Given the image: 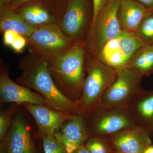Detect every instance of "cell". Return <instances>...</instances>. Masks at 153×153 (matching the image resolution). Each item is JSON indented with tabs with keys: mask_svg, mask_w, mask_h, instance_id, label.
I'll return each mask as SVG.
<instances>
[{
	"mask_svg": "<svg viewBox=\"0 0 153 153\" xmlns=\"http://www.w3.org/2000/svg\"><path fill=\"white\" fill-rule=\"evenodd\" d=\"M143 153H153V145H150L146 148Z\"/></svg>",
	"mask_w": 153,
	"mask_h": 153,
	"instance_id": "obj_31",
	"label": "cell"
},
{
	"mask_svg": "<svg viewBox=\"0 0 153 153\" xmlns=\"http://www.w3.org/2000/svg\"><path fill=\"white\" fill-rule=\"evenodd\" d=\"M34 1L35 0H0V4L4 5L15 10L20 6Z\"/></svg>",
	"mask_w": 153,
	"mask_h": 153,
	"instance_id": "obj_26",
	"label": "cell"
},
{
	"mask_svg": "<svg viewBox=\"0 0 153 153\" xmlns=\"http://www.w3.org/2000/svg\"><path fill=\"white\" fill-rule=\"evenodd\" d=\"M18 66L22 74L16 82L41 94L47 106L72 114H82L79 103L69 99L57 88L44 57L30 53L20 59Z\"/></svg>",
	"mask_w": 153,
	"mask_h": 153,
	"instance_id": "obj_1",
	"label": "cell"
},
{
	"mask_svg": "<svg viewBox=\"0 0 153 153\" xmlns=\"http://www.w3.org/2000/svg\"><path fill=\"white\" fill-rule=\"evenodd\" d=\"M121 0H110L99 13L85 41L88 53L96 56L105 45L117 37L121 29L118 12Z\"/></svg>",
	"mask_w": 153,
	"mask_h": 153,
	"instance_id": "obj_5",
	"label": "cell"
},
{
	"mask_svg": "<svg viewBox=\"0 0 153 153\" xmlns=\"http://www.w3.org/2000/svg\"><path fill=\"white\" fill-rule=\"evenodd\" d=\"M19 33L13 31H7L3 33V43L7 47H10Z\"/></svg>",
	"mask_w": 153,
	"mask_h": 153,
	"instance_id": "obj_27",
	"label": "cell"
},
{
	"mask_svg": "<svg viewBox=\"0 0 153 153\" xmlns=\"http://www.w3.org/2000/svg\"><path fill=\"white\" fill-rule=\"evenodd\" d=\"M44 153H67L62 144L53 136H42Z\"/></svg>",
	"mask_w": 153,
	"mask_h": 153,
	"instance_id": "obj_23",
	"label": "cell"
},
{
	"mask_svg": "<svg viewBox=\"0 0 153 153\" xmlns=\"http://www.w3.org/2000/svg\"><path fill=\"white\" fill-rule=\"evenodd\" d=\"M149 8L153 9V0H135Z\"/></svg>",
	"mask_w": 153,
	"mask_h": 153,
	"instance_id": "obj_29",
	"label": "cell"
},
{
	"mask_svg": "<svg viewBox=\"0 0 153 153\" xmlns=\"http://www.w3.org/2000/svg\"><path fill=\"white\" fill-rule=\"evenodd\" d=\"M0 63V103L12 102L47 105L44 97L30 88L13 81L10 77L9 68L3 60Z\"/></svg>",
	"mask_w": 153,
	"mask_h": 153,
	"instance_id": "obj_10",
	"label": "cell"
},
{
	"mask_svg": "<svg viewBox=\"0 0 153 153\" xmlns=\"http://www.w3.org/2000/svg\"><path fill=\"white\" fill-rule=\"evenodd\" d=\"M126 68L136 71L143 76L153 74V45L146 44L140 47L132 56Z\"/></svg>",
	"mask_w": 153,
	"mask_h": 153,
	"instance_id": "obj_19",
	"label": "cell"
},
{
	"mask_svg": "<svg viewBox=\"0 0 153 153\" xmlns=\"http://www.w3.org/2000/svg\"><path fill=\"white\" fill-rule=\"evenodd\" d=\"M54 136L62 144L66 153H72L85 145L91 137L86 118L82 114L74 115L55 132Z\"/></svg>",
	"mask_w": 153,
	"mask_h": 153,
	"instance_id": "obj_11",
	"label": "cell"
},
{
	"mask_svg": "<svg viewBox=\"0 0 153 153\" xmlns=\"http://www.w3.org/2000/svg\"><path fill=\"white\" fill-rule=\"evenodd\" d=\"M16 109L12 107L3 110L0 113V141L3 140L10 128L14 116L16 114Z\"/></svg>",
	"mask_w": 153,
	"mask_h": 153,
	"instance_id": "obj_22",
	"label": "cell"
},
{
	"mask_svg": "<svg viewBox=\"0 0 153 153\" xmlns=\"http://www.w3.org/2000/svg\"><path fill=\"white\" fill-rule=\"evenodd\" d=\"M128 108L137 125L153 135V90L143 89Z\"/></svg>",
	"mask_w": 153,
	"mask_h": 153,
	"instance_id": "obj_16",
	"label": "cell"
},
{
	"mask_svg": "<svg viewBox=\"0 0 153 153\" xmlns=\"http://www.w3.org/2000/svg\"><path fill=\"white\" fill-rule=\"evenodd\" d=\"M110 1V0H92V19L90 27L94 24L99 13L109 2Z\"/></svg>",
	"mask_w": 153,
	"mask_h": 153,
	"instance_id": "obj_24",
	"label": "cell"
},
{
	"mask_svg": "<svg viewBox=\"0 0 153 153\" xmlns=\"http://www.w3.org/2000/svg\"><path fill=\"white\" fill-rule=\"evenodd\" d=\"M87 55L85 44L75 43L66 52L45 58L57 88L66 97L76 102L81 98L86 77Z\"/></svg>",
	"mask_w": 153,
	"mask_h": 153,
	"instance_id": "obj_2",
	"label": "cell"
},
{
	"mask_svg": "<svg viewBox=\"0 0 153 153\" xmlns=\"http://www.w3.org/2000/svg\"><path fill=\"white\" fill-rule=\"evenodd\" d=\"M136 34L146 45H153V9L142 20Z\"/></svg>",
	"mask_w": 153,
	"mask_h": 153,
	"instance_id": "obj_21",
	"label": "cell"
},
{
	"mask_svg": "<svg viewBox=\"0 0 153 153\" xmlns=\"http://www.w3.org/2000/svg\"><path fill=\"white\" fill-rule=\"evenodd\" d=\"M22 105L34 118L41 137L54 136L55 132L74 115L52 109L47 105L30 103H24Z\"/></svg>",
	"mask_w": 153,
	"mask_h": 153,
	"instance_id": "obj_12",
	"label": "cell"
},
{
	"mask_svg": "<svg viewBox=\"0 0 153 153\" xmlns=\"http://www.w3.org/2000/svg\"><path fill=\"white\" fill-rule=\"evenodd\" d=\"M116 72L114 81L103 94L97 108H128L143 90L141 74L127 68Z\"/></svg>",
	"mask_w": 153,
	"mask_h": 153,
	"instance_id": "obj_4",
	"label": "cell"
},
{
	"mask_svg": "<svg viewBox=\"0 0 153 153\" xmlns=\"http://www.w3.org/2000/svg\"><path fill=\"white\" fill-rule=\"evenodd\" d=\"M91 153H114L109 136H92L85 144Z\"/></svg>",
	"mask_w": 153,
	"mask_h": 153,
	"instance_id": "obj_20",
	"label": "cell"
},
{
	"mask_svg": "<svg viewBox=\"0 0 153 153\" xmlns=\"http://www.w3.org/2000/svg\"><path fill=\"white\" fill-rule=\"evenodd\" d=\"M27 45V42L26 38L19 34L10 47L16 53H21L23 52Z\"/></svg>",
	"mask_w": 153,
	"mask_h": 153,
	"instance_id": "obj_25",
	"label": "cell"
},
{
	"mask_svg": "<svg viewBox=\"0 0 153 153\" xmlns=\"http://www.w3.org/2000/svg\"><path fill=\"white\" fill-rule=\"evenodd\" d=\"M85 65L87 75L78 102L85 117L97 108L103 94L117 76L113 68L88 52Z\"/></svg>",
	"mask_w": 153,
	"mask_h": 153,
	"instance_id": "obj_3",
	"label": "cell"
},
{
	"mask_svg": "<svg viewBox=\"0 0 153 153\" xmlns=\"http://www.w3.org/2000/svg\"><path fill=\"white\" fill-rule=\"evenodd\" d=\"M28 128L24 117L16 112L10 128L5 138L8 153H36Z\"/></svg>",
	"mask_w": 153,
	"mask_h": 153,
	"instance_id": "obj_15",
	"label": "cell"
},
{
	"mask_svg": "<svg viewBox=\"0 0 153 153\" xmlns=\"http://www.w3.org/2000/svg\"><path fill=\"white\" fill-rule=\"evenodd\" d=\"M85 118L91 137L112 135L137 126L128 108H97Z\"/></svg>",
	"mask_w": 153,
	"mask_h": 153,
	"instance_id": "obj_7",
	"label": "cell"
},
{
	"mask_svg": "<svg viewBox=\"0 0 153 153\" xmlns=\"http://www.w3.org/2000/svg\"><path fill=\"white\" fill-rule=\"evenodd\" d=\"M71 153H91L85 145L80 146L74 150Z\"/></svg>",
	"mask_w": 153,
	"mask_h": 153,
	"instance_id": "obj_28",
	"label": "cell"
},
{
	"mask_svg": "<svg viewBox=\"0 0 153 153\" xmlns=\"http://www.w3.org/2000/svg\"><path fill=\"white\" fill-rule=\"evenodd\" d=\"M0 153H8L7 148L5 139L1 141L0 143Z\"/></svg>",
	"mask_w": 153,
	"mask_h": 153,
	"instance_id": "obj_30",
	"label": "cell"
},
{
	"mask_svg": "<svg viewBox=\"0 0 153 153\" xmlns=\"http://www.w3.org/2000/svg\"><path fill=\"white\" fill-rule=\"evenodd\" d=\"M37 27L28 24L15 10L8 6L0 4V30L1 33L13 31L27 37Z\"/></svg>",
	"mask_w": 153,
	"mask_h": 153,
	"instance_id": "obj_18",
	"label": "cell"
},
{
	"mask_svg": "<svg viewBox=\"0 0 153 153\" xmlns=\"http://www.w3.org/2000/svg\"><path fill=\"white\" fill-rule=\"evenodd\" d=\"M25 38L30 53L45 58L66 52L75 44L57 25L38 26L30 36Z\"/></svg>",
	"mask_w": 153,
	"mask_h": 153,
	"instance_id": "obj_6",
	"label": "cell"
},
{
	"mask_svg": "<svg viewBox=\"0 0 153 153\" xmlns=\"http://www.w3.org/2000/svg\"><path fill=\"white\" fill-rule=\"evenodd\" d=\"M52 6L47 2L35 0L14 10L28 24L33 26L58 25L64 11L58 10Z\"/></svg>",
	"mask_w": 153,
	"mask_h": 153,
	"instance_id": "obj_13",
	"label": "cell"
},
{
	"mask_svg": "<svg viewBox=\"0 0 153 153\" xmlns=\"http://www.w3.org/2000/svg\"><path fill=\"white\" fill-rule=\"evenodd\" d=\"M149 134L140 127L134 126L109 136L115 152L122 153H143L152 144Z\"/></svg>",
	"mask_w": 153,
	"mask_h": 153,
	"instance_id": "obj_14",
	"label": "cell"
},
{
	"mask_svg": "<svg viewBox=\"0 0 153 153\" xmlns=\"http://www.w3.org/2000/svg\"><path fill=\"white\" fill-rule=\"evenodd\" d=\"M144 45L135 33L122 31L117 37L107 43L94 56L117 71L126 68L134 53Z\"/></svg>",
	"mask_w": 153,
	"mask_h": 153,
	"instance_id": "obj_8",
	"label": "cell"
},
{
	"mask_svg": "<svg viewBox=\"0 0 153 153\" xmlns=\"http://www.w3.org/2000/svg\"><path fill=\"white\" fill-rule=\"evenodd\" d=\"M151 10L135 0H121L118 17L122 30L136 34L140 23Z\"/></svg>",
	"mask_w": 153,
	"mask_h": 153,
	"instance_id": "obj_17",
	"label": "cell"
},
{
	"mask_svg": "<svg viewBox=\"0 0 153 153\" xmlns=\"http://www.w3.org/2000/svg\"><path fill=\"white\" fill-rule=\"evenodd\" d=\"M91 22L88 0H67L63 16L58 25L74 43L85 44Z\"/></svg>",
	"mask_w": 153,
	"mask_h": 153,
	"instance_id": "obj_9",
	"label": "cell"
},
{
	"mask_svg": "<svg viewBox=\"0 0 153 153\" xmlns=\"http://www.w3.org/2000/svg\"><path fill=\"white\" fill-rule=\"evenodd\" d=\"M114 153H122L119 152H115V151Z\"/></svg>",
	"mask_w": 153,
	"mask_h": 153,
	"instance_id": "obj_32",
	"label": "cell"
}]
</instances>
